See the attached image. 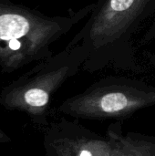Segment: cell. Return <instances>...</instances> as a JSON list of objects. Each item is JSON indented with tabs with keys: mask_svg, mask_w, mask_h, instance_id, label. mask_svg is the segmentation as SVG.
Listing matches in <instances>:
<instances>
[{
	"mask_svg": "<svg viewBox=\"0 0 155 156\" xmlns=\"http://www.w3.org/2000/svg\"><path fill=\"white\" fill-rule=\"evenodd\" d=\"M154 40L155 0H97L67 46L81 47V70L143 73L152 67L145 52Z\"/></svg>",
	"mask_w": 155,
	"mask_h": 156,
	"instance_id": "obj_1",
	"label": "cell"
},
{
	"mask_svg": "<svg viewBox=\"0 0 155 156\" xmlns=\"http://www.w3.org/2000/svg\"><path fill=\"white\" fill-rule=\"evenodd\" d=\"M94 2L70 8L65 16H48L12 0H0V69L12 73L51 57L52 45L85 20Z\"/></svg>",
	"mask_w": 155,
	"mask_h": 156,
	"instance_id": "obj_2",
	"label": "cell"
},
{
	"mask_svg": "<svg viewBox=\"0 0 155 156\" xmlns=\"http://www.w3.org/2000/svg\"><path fill=\"white\" fill-rule=\"evenodd\" d=\"M85 60L80 46H66L4 87L0 91V106L27 115L37 125L47 126L53 95L82 69Z\"/></svg>",
	"mask_w": 155,
	"mask_h": 156,
	"instance_id": "obj_3",
	"label": "cell"
},
{
	"mask_svg": "<svg viewBox=\"0 0 155 156\" xmlns=\"http://www.w3.org/2000/svg\"><path fill=\"white\" fill-rule=\"evenodd\" d=\"M43 145L48 156H155V134L124 133L117 120L102 135L62 117L47 128Z\"/></svg>",
	"mask_w": 155,
	"mask_h": 156,
	"instance_id": "obj_4",
	"label": "cell"
},
{
	"mask_svg": "<svg viewBox=\"0 0 155 156\" xmlns=\"http://www.w3.org/2000/svg\"><path fill=\"white\" fill-rule=\"evenodd\" d=\"M150 107H155V80L107 76L67 98L58 112L79 120H122Z\"/></svg>",
	"mask_w": 155,
	"mask_h": 156,
	"instance_id": "obj_5",
	"label": "cell"
},
{
	"mask_svg": "<svg viewBox=\"0 0 155 156\" xmlns=\"http://www.w3.org/2000/svg\"><path fill=\"white\" fill-rule=\"evenodd\" d=\"M11 142V138L0 128V144H8Z\"/></svg>",
	"mask_w": 155,
	"mask_h": 156,
	"instance_id": "obj_6",
	"label": "cell"
}]
</instances>
